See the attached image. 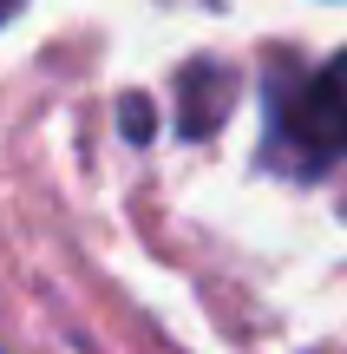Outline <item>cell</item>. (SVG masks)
<instances>
[{"label":"cell","mask_w":347,"mask_h":354,"mask_svg":"<svg viewBox=\"0 0 347 354\" xmlns=\"http://www.w3.org/2000/svg\"><path fill=\"white\" fill-rule=\"evenodd\" d=\"M262 158L288 177H321L347 158V53H335L321 73H269Z\"/></svg>","instance_id":"obj_1"},{"label":"cell","mask_w":347,"mask_h":354,"mask_svg":"<svg viewBox=\"0 0 347 354\" xmlns=\"http://www.w3.org/2000/svg\"><path fill=\"white\" fill-rule=\"evenodd\" d=\"M230 105H236V73L230 66H217V59L184 66V79H177V131L184 138H210L230 118Z\"/></svg>","instance_id":"obj_2"},{"label":"cell","mask_w":347,"mask_h":354,"mask_svg":"<svg viewBox=\"0 0 347 354\" xmlns=\"http://www.w3.org/2000/svg\"><path fill=\"white\" fill-rule=\"evenodd\" d=\"M125 131L131 138H151V105L144 99H125Z\"/></svg>","instance_id":"obj_3"},{"label":"cell","mask_w":347,"mask_h":354,"mask_svg":"<svg viewBox=\"0 0 347 354\" xmlns=\"http://www.w3.org/2000/svg\"><path fill=\"white\" fill-rule=\"evenodd\" d=\"M20 7H26V0H0V26H7V20H13Z\"/></svg>","instance_id":"obj_4"}]
</instances>
